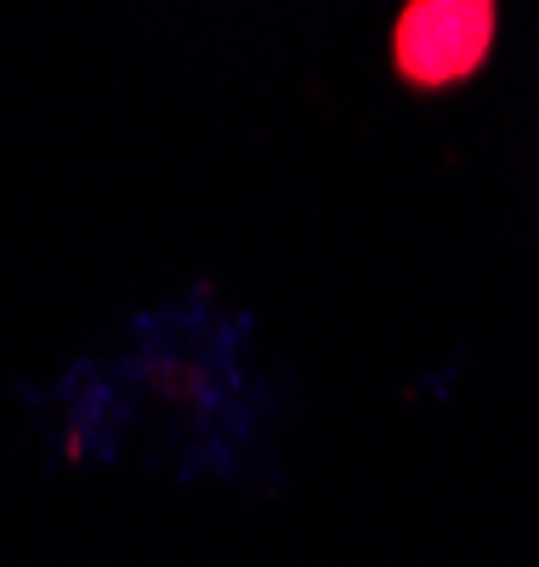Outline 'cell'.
Listing matches in <instances>:
<instances>
[{"label":"cell","instance_id":"obj_1","mask_svg":"<svg viewBox=\"0 0 539 567\" xmlns=\"http://www.w3.org/2000/svg\"><path fill=\"white\" fill-rule=\"evenodd\" d=\"M495 0H409L391 29V63L420 91L460 85L495 45Z\"/></svg>","mask_w":539,"mask_h":567}]
</instances>
